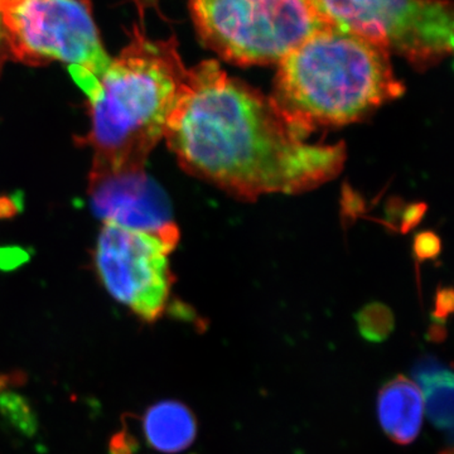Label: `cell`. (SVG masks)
<instances>
[{"label":"cell","instance_id":"3957f363","mask_svg":"<svg viewBox=\"0 0 454 454\" xmlns=\"http://www.w3.org/2000/svg\"><path fill=\"white\" fill-rule=\"evenodd\" d=\"M403 92L389 51L331 27L280 59L270 98L306 138L318 128L360 121Z\"/></svg>","mask_w":454,"mask_h":454},{"label":"cell","instance_id":"30bf717a","mask_svg":"<svg viewBox=\"0 0 454 454\" xmlns=\"http://www.w3.org/2000/svg\"><path fill=\"white\" fill-rule=\"evenodd\" d=\"M143 432L149 446L154 450L162 453H179L195 441L196 418L188 406L167 400L145 411Z\"/></svg>","mask_w":454,"mask_h":454},{"label":"cell","instance_id":"277c9868","mask_svg":"<svg viewBox=\"0 0 454 454\" xmlns=\"http://www.w3.org/2000/svg\"><path fill=\"white\" fill-rule=\"evenodd\" d=\"M207 49L232 64H279L316 33L331 28L315 0H191Z\"/></svg>","mask_w":454,"mask_h":454},{"label":"cell","instance_id":"7a4b0ae2","mask_svg":"<svg viewBox=\"0 0 454 454\" xmlns=\"http://www.w3.org/2000/svg\"><path fill=\"white\" fill-rule=\"evenodd\" d=\"M139 13L129 43L106 71H70L89 98L91 128L80 143L92 152L90 176L145 170L187 82L176 38H149Z\"/></svg>","mask_w":454,"mask_h":454},{"label":"cell","instance_id":"ba28073f","mask_svg":"<svg viewBox=\"0 0 454 454\" xmlns=\"http://www.w3.org/2000/svg\"><path fill=\"white\" fill-rule=\"evenodd\" d=\"M89 195L95 214L103 223L152 234L179 236L166 193L145 170L90 176Z\"/></svg>","mask_w":454,"mask_h":454},{"label":"cell","instance_id":"6da1fadb","mask_svg":"<svg viewBox=\"0 0 454 454\" xmlns=\"http://www.w3.org/2000/svg\"><path fill=\"white\" fill-rule=\"evenodd\" d=\"M163 138L191 175L247 199L313 190L346 160L343 143L307 145L270 98L215 61L188 71Z\"/></svg>","mask_w":454,"mask_h":454},{"label":"cell","instance_id":"8fae6325","mask_svg":"<svg viewBox=\"0 0 454 454\" xmlns=\"http://www.w3.org/2000/svg\"><path fill=\"white\" fill-rule=\"evenodd\" d=\"M413 375L422 391L427 414L438 429L453 426V373L435 358H424L414 367Z\"/></svg>","mask_w":454,"mask_h":454},{"label":"cell","instance_id":"9a60e30c","mask_svg":"<svg viewBox=\"0 0 454 454\" xmlns=\"http://www.w3.org/2000/svg\"><path fill=\"white\" fill-rule=\"evenodd\" d=\"M13 211V202L0 199V216H9Z\"/></svg>","mask_w":454,"mask_h":454},{"label":"cell","instance_id":"8992f818","mask_svg":"<svg viewBox=\"0 0 454 454\" xmlns=\"http://www.w3.org/2000/svg\"><path fill=\"white\" fill-rule=\"evenodd\" d=\"M3 17L13 61L65 62L95 77L112 61L88 0H3Z\"/></svg>","mask_w":454,"mask_h":454},{"label":"cell","instance_id":"5bb4252c","mask_svg":"<svg viewBox=\"0 0 454 454\" xmlns=\"http://www.w3.org/2000/svg\"><path fill=\"white\" fill-rule=\"evenodd\" d=\"M9 59H12V53L11 49H9L4 17H3V0H0V74H2L3 68H4Z\"/></svg>","mask_w":454,"mask_h":454},{"label":"cell","instance_id":"2e32d148","mask_svg":"<svg viewBox=\"0 0 454 454\" xmlns=\"http://www.w3.org/2000/svg\"><path fill=\"white\" fill-rule=\"evenodd\" d=\"M441 454H453L452 448H448V450H443Z\"/></svg>","mask_w":454,"mask_h":454},{"label":"cell","instance_id":"4fadbf2b","mask_svg":"<svg viewBox=\"0 0 454 454\" xmlns=\"http://www.w3.org/2000/svg\"><path fill=\"white\" fill-rule=\"evenodd\" d=\"M138 448V442L127 430L116 433L110 442V453L133 454Z\"/></svg>","mask_w":454,"mask_h":454},{"label":"cell","instance_id":"7c38bea8","mask_svg":"<svg viewBox=\"0 0 454 454\" xmlns=\"http://www.w3.org/2000/svg\"><path fill=\"white\" fill-rule=\"evenodd\" d=\"M361 328L365 337L372 340H381L390 333L391 321L389 317L382 313H367L361 319Z\"/></svg>","mask_w":454,"mask_h":454},{"label":"cell","instance_id":"9c48e42d","mask_svg":"<svg viewBox=\"0 0 454 454\" xmlns=\"http://www.w3.org/2000/svg\"><path fill=\"white\" fill-rule=\"evenodd\" d=\"M422 391L405 376L399 375L381 387L378 397L379 420L384 432L396 444H411L422 428Z\"/></svg>","mask_w":454,"mask_h":454},{"label":"cell","instance_id":"52a82bcc","mask_svg":"<svg viewBox=\"0 0 454 454\" xmlns=\"http://www.w3.org/2000/svg\"><path fill=\"white\" fill-rule=\"evenodd\" d=\"M178 240L104 223L95 253L98 274L110 294L143 321H157L166 309L172 286L168 255Z\"/></svg>","mask_w":454,"mask_h":454},{"label":"cell","instance_id":"5b68a950","mask_svg":"<svg viewBox=\"0 0 454 454\" xmlns=\"http://www.w3.org/2000/svg\"><path fill=\"white\" fill-rule=\"evenodd\" d=\"M340 31L384 47L418 68L453 51V5L448 0H315Z\"/></svg>","mask_w":454,"mask_h":454}]
</instances>
